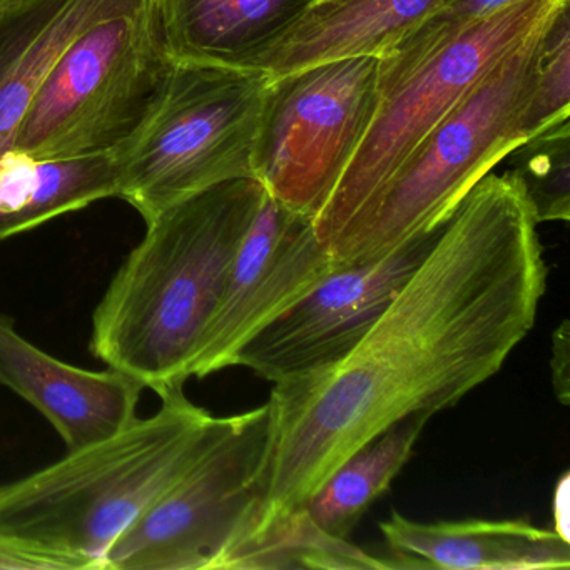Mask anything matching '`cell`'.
<instances>
[{
  "mask_svg": "<svg viewBox=\"0 0 570 570\" xmlns=\"http://www.w3.org/2000/svg\"><path fill=\"white\" fill-rule=\"evenodd\" d=\"M442 225L382 258L338 266L252 336L236 353L233 366H245L276 385L342 360L423 262Z\"/></svg>",
  "mask_w": 570,
  "mask_h": 570,
  "instance_id": "30bf717a",
  "label": "cell"
},
{
  "mask_svg": "<svg viewBox=\"0 0 570 570\" xmlns=\"http://www.w3.org/2000/svg\"><path fill=\"white\" fill-rule=\"evenodd\" d=\"M537 226L519 179L487 175L352 352L273 385L258 505L238 546L302 510L390 426L455 405L502 368L546 295Z\"/></svg>",
  "mask_w": 570,
  "mask_h": 570,
  "instance_id": "6da1fadb",
  "label": "cell"
},
{
  "mask_svg": "<svg viewBox=\"0 0 570 570\" xmlns=\"http://www.w3.org/2000/svg\"><path fill=\"white\" fill-rule=\"evenodd\" d=\"M119 179L116 149L71 158L6 149L0 155V242L101 199L118 198Z\"/></svg>",
  "mask_w": 570,
  "mask_h": 570,
  "instance_id": "e0dca14e",
  "label": "cell"
},
{
  "mask_svg": "<svg viewBox=\"0 0 570 570\" xmlns=\"http://www.w3.org/2000/svg\"><path fill=\"white\" fill-rule=\"evenodd\" d=\"M519 0H445L442 8L430 16L405 41L380 58V81L395 78L409 71L423 59L429 58L436 48L452 41L470 26Z\"/></svg>",
  "mask_w": 570,
  "mask_h": 570,
  "instance_id": "7402d4cb",
  "label": "cell"
},
{
  "mask_svg": "<svg viewBox=\"0 0 570 570\" xmlns=\"http://www.w3.org/2000/svg\"><path fill=\"white\" fill-rule=\"evenodd\" d=\"M4 2H8V0H0V6L4 4Z\"/></svg>",
  "mask_w": 570,
  "mask_h": 570,
  "instance_id": "484cf974",
  "label": "cell"
},
{
  "mask_svg": "<svg viewBox=\"0 0 570 570\" xmlns=\"http://www.w3.org/2000/svg\"><path fill=\"white\" fill-rule=\"evenodd\" d=\"M512 173L532 206L537 223L570 219V118L520 142Z\"/></svg>",
  "mask_w": 570,
  "mask_h": 570,
  "instance_id": "ffe728a7",
  "label": "cell"
},
{
  "mask_svg": "<svg viewBox=\"0 0 570 570\" xmlns=\"http://www.w3.org/2000/svg\"><path fill=\"white\" fill-rule=\"evenodd\" d=\"M380 58L336 59L273 78L256 132L255 179L276 202L315 219L379 108Z\"/></svg>",
  "mask_w": 570,
  "mask_h": 570,
  "instance_id": "ba28073f",
  "label": "cell"
},
{
  "mask_svg": "<svg viewBox=\"0 0 570 570\" xmlns=\"http://www.w3.org/2000/svg\"><path fill=\"white\" fill-rule=\"evenodd\" d=\"M89 570L82 560L0 532V570Z\"/></svg>",
  "mask_w": 570,
  "mask_h": 570,
  "instance_id": "603a6c76",
  "label": "cell"
},
{
  "mask_svg": "<svg viewBox=\"0 0 570 570\" xmlns=\"http://www.w3.org/2000/svg\"><path fill=\"white\" fill-rule=\"evenodd\" d=\"M233 569H403L396 559H382L330 535L312 522L305 509L278 520L225 557L219 570Z\"/></svg>",
  "mask_w": 570,
  "mask_h": 570,
  "instance_id": "d6986e66",
  "label": "cell"
},
{
  "mask_svg": "<svg viewBox=\"0 0 570 570\" xmlns=\"http://www.w3.org/2000/svg\"><path fill=\"white\" fill-rule=\"evenodd\" d=\"M542 31L499 62L413 148L330 248L336 265L382 258L439 228L466 193L525 141L520 119Z\"/></svg>",
  "mask_w": 570,
  "mask_h": 570,
  "instance_id": "277c9868",
  "label": "cell"
},
{
  "mask_svg": "<svg viewBox=\"0 0 570 570\" xmlns=\"http://www.w3.org/2000/svg\"><path fill=\"white\" fill-rule=\"evenodd\" d=\"M0 383L48 419L68 452L131 425L145 390L119 370L78 368L42 352L6 315H0Z\"/></svg>",
  "mask_w": 570,
  "mask_h": 570,
  "instance_id": "7c38bea8",
  "label": "cell"
},
{
  "mask_svg": "<svg viewBox=\"0 0 570 570\" xmlns=\"http://www.w3.org/2000/svg\"><path fill=\"white\" fill-rule=\"evenodd\" d=\"M146 0H8L0 6V155L66 49Z\"/></svg>",
  "mask_w": 570,
  "mask_h": 570,
  "instance_id": "4fadbf2b",
  "label": "cell"
},
{
  "mask_svg": "<svg viewBox=\"0 0 570 570\" xmlns=\"http://www.w3.org/2000/svg\"><path fill=\"white\" fill-rule=\"evenodd\" d=\"M269 430L268 402L225 416L208 449L116 540L105 570H218L258 505Z\"/></svg>",
  "mask_w": 570,
  "mask_h": 570,
  "instance_id": "9c48e42d",
  "label": "cell"
},
{
  "mask_svg": "<svg viewBox=\"0 0 570 570\" xmlns=\"http://www.w3.org/2000/svg\"><path fill=\"white\" fill-rule=\"evenodd\" d=\"M266 191L242 178L146 223L92 316L89 350L159 399L185 389L199 338Z\"/></svg>",
  "mask_w": 570,
  "mask_h": 570,
  "instance_id": "7a4b0ae2",
  "label": "cell"
},
{
  "mask_svg": "<svg viewBox=\"0 0 570 570\" xmlns=\"http://www.w3.org/2000/svg\"><path fill=\"white\" fill-rule=\"evenodd\" d=\"M570 111V0L543 28L530 71L529 95L520 129L523 138L539 135Z\"/></svg>",
  "mask_w": 570,
  "mask_h": 570,
  "instance_id": "44dd1931",
  "label": "cell"
},
{
  "mask_svg": "<svg viewBox=\"0 0 570 570\" xmlns=\"http://www.w3.org/2000/svg\"><path fill=\"white\" fill-rule=\"evenodd\" d=\"M176 62L252 68L313 0H149Z\"/></svg>",
  "mask_w": 570,
  "mask_h": 570,
  "instance_id": "2e32d148",
  "label": "cell"
},
{
  "mask_svg": "<svg viewBox=\"0 0 570 570\" xmlns=\"http://www.w3.org/2000/svg\"><path fill=\"white\" fill-rule=\"evenodd\" d=\"M566 0H519L460 32L429 58L380 81L379 108L352 165L313 228L332 248L416 145L527 39L546 28Z\"/></svg>",
  "mask_w": 570,
  "mask_h": 570,
  "instance_id": "52a82bcc",
  "label": "cell"
},
{
  "mask_svg": "<svg viewBox=\"0 0 570 570\" xmlns=\"http://www.w3.org/2000/svg\"><path fill=\"white\" fill-rule=\"evenodd\" d=\"M338 268L313 219L266 193L236 253L218 305L199 338L188 375L233 366L238 350Z\"/></svg>",
  "mask_w": 570,
  "mask_h": 570,
  "instance_id": "8fae6325",
  "label": "cell"
},
{
  "mask_svg": "<svg viewBox=\"0 0 570 570\" xmlns=\"http://www.w3.org/2000/svg\"><path fill=\"white\" fill-rule=\"evenodd\" d=\"M115 436L68 452L46 469L0 485V532L105 570L116 540L218 436L225 416L195 405L185 389Z\"/></svg>",
  "mask_w": 570,
  "mask_h": 570,
  "instance_id": "3957f363",
  "label": "cell"
},
{
  "mask_svg": "<svg viewBox=\"0 0 570 570\" xmlns=\"http://www.w3.org/2000/svg\"><path fill=\"white\" fill-rule=\"evenodd\" d=\"M171 66L149 0L99 22L56 62L11 148L42 158L119 148L155 105Z\"/></svg>",
  "mask_w": 570,
  "mask_h": 570,
  "instance_id": "8992f818",
  "label": "cell"
},
{
  "mask_svg": "<svg viewBox=\"0 0 570 570\" xmlns=\"http://www.w3.org/2000/svg\"><path fill=\"white\" fill-rule=\"evenodd\" d=\"M429 420L416 413L356 450L309 497L303 507L306 515L330 535L346 539L402 472Z\"/></svg>",
  "mask_w": 570,
  "mask_h": 570,
  "instance_id": "ac0fdd59",
  "label": "cell"
},
{
  "mask_svg": "<svg viewBox=\"0 0 570 570\" xmlns=\"http://www.w3.org/2000/svg\"><path fill=\"white\" fill-rule=\"evenodd\" d=\"M552 385L557 400L562 405L570 403V323L563 320L552 336Z\"/></svg>",
  "mask_w": 570,
  "mask_h": 570,
  "instance_id": "cb8c5ba5",
  "label": "cell"
},
{
  "mask_svg": "<svg viewBox=\"0 0 570 570\" xmlns=\"http://www.w3.org/2000/svg\"><path fill=\"white\" fill-rule=\"evenodd\" d=\"M403 569H569L570 540L523 520L422 523L393 510L380 523Z\"/></svg>",
  "mask_w": 570,
  "mask_h": 570,
  "instance_id": "5bb4252c",
  "label": "cell"
},
{
  "mask_svg": "<svg viewBox=\"0 0 570 570\" xmlns=\"http://www.w3.org/2000/svg\"><path fill=\"white\" fill-rule=\"evenodd\" d=\"M553 519L556 530L562 539H569V475H563L557 483L556 495H553Z\"/></svg>",
  "mask_w": 570,
  "mask_h": 570,
  "instance_id": "d4e9b609",
  "label": "cell"
},
{
  "mask_svg": "<svg viewBox=\"0 0 570 570\" xmlns=\"http://www.w3.org/2000/svg\"><path fill=\"white\" fill-rule=\"evenodd\" d=\"M272 79L259 69L173 61L155 105L116 148L118 198L149 223L213 186L255 178L256 132Z\"/></svg>",
  "mask_w": 570,
  "mask_h": 570,
  "instance_id": "5b68a950",
  "label": "cell"
},
{
  "mask_svg": "<svg viewBox=\"0 0 570 570\" xmlns=\"http://www.w3.org/2000/svg\"><path fill=\"white\" fill-rule=\"evenodd\" d=\"M445 0H313L249 69L272 78L336 59L382 58Z\"/></svg>",
  "mask_w": 570,
  "mask_h": 570,
  "instance_id": "9a60e30c",
  "label": "cell"
}]
</instances>
